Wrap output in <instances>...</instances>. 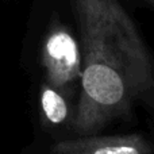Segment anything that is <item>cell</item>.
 I'll return each instance as SVG.
<instances>
[{
	"mask_svg": "<svg viewBox=\"0 0 154 154\" xmlns=\"http://www.w3.org/2000/svg\"><path fill=\"white\" fill-rule=\"evenodd\" d=\"M81 35V93L73 127L81 135L154 106V58L118 0H73Z\"/></svg>",
	"mask_w": 154,
	"mask_h": 154,
	"instance_id": "6da1fadb",
	"label": "cell"
},
{
	"mask_svg": "<svg viewBox=\"0 0 154 154\" xmlns=\"http://www.w3.org/2000/svg\"><path fill=\"white\" fill-rule=\"evenodd\" d=\"M42 66L46 82L57 91H66L82 72V57L79 43L61 24L51 27L42 46Z\"/></svg>",
	"mask_w": 154,
	"mask_h": 154,
	"instance_id": "7a4b0ae2",
	"label": "cell"
},
{
	"mask_svg": "<svg viewBox=\"0 0 154 154\" xmlns=\"http://www.w3.org/2000/svg\"><path fill=\"white\" fill-rule=\"evenodd\" d=\"M152 145L139 134L80 137L57 142L51 154H152Z\"/></svg>",
	"mask_w": 154,
	"mask_h": 154,
	"instance_id": "3957f363",
	"label": "cell"
},
{
	"mask_svg": "<svg viewBox=\"0 0 154 154\" xmlns=\"http://www.w3.org/2000/svg\"><path fill=\"white\" fill-rule=\"evenodd\" d=\"M41 108L43 116L51 125H61L68 118L69 109L68 103L61 95L60 91L49 85L48 82L42 84L41 87Z\"/></svg>",
	"mask_w": 154,
	"mask_h": 154,
	"instance_id": "277c9868",
	"label": "cell"
},
{
	"mask_svg": "<svg viewBox=\"0 0 154 154\" xmlns=\"http://www.w3.org/2000/svg\"><path fill=\"white\" fill-rule=\"evenodd\" d=\"M147 2H149V3H152V4L154 5V0H147Z\"/></svg>",
	"mask_w": 154,
	"mask_h": 154,
	"instance_id": "5b68a950",
	"label": "cell"
}]
</instances>
